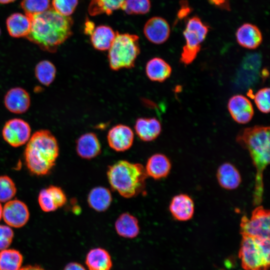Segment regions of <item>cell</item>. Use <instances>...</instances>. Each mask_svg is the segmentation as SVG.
Here are the masks:
<instances>
[{
	"label": "cell",
	"instance_id": "8",
	"mask_svg": "<svg viewBox=\"0 0 270 270\" xmlns=\"http://www.w3.org/2000/svg\"><path fill=\"white\" fill-rule=\"evenodd\" d=\"M240 231L242 236L258 239L270 238V212L262 205L256 206L250 218L244 216L240 220Z\"/></svg>",
	"mask_w": 270,
	"mask_h": 270
},
{
	"label": "cell",
	"instance_id": "21",
	"mask_svg": "<svg viewBox=\"0 0 270 270\" xmlns=\"http://www.w3.org/2000/svg\"><path fill=\"white\" fill-rule=\"evenodd\" d=\"M216 178L220 186L227 190L237 188L241 184L242 177L238 168L230 162H224L217 170Z\"/></svg>",
	"mask_w": 270,
	"mask_h": 270
},
{
	"label": "cell",
	"instance_id": "27",
	"mask_svg": "<svg viewBox=\"0 0 270 270\" xmlns=\"http://www.w3.org/2000/svg\"><path fill=\"white\" fill-rule=\"evenodd\" d=\"M113 29L109 26L100 25L95 27L90 35V42L96 50L104 51L108 50L116 34Z\"/></svg>",
	"mask_w": 270,
	"mask_h": 270
},
{
	"label": "cell",
	"instance_id": "4",
	"mask_svg": "<svg viewBox=\"0 0 270 270\" xmlns=\"http://www.w3.org/2000/svg\"><path fill=\"white\" fill-rule=\"evenodd\" d=\"M107 178L112 188L125 198L140 194L148 177L144 166L138 163L120 160L109 166Z\"/></svg>",
	"mask_w": 270,
	"mask_h": 270
},
{
	"label": "cell",
	"instance_id": "33",
	"mask_svg": "<svg viewBox=\"0 0 270 270\" xmlns=\"http://www.w3.org/2000/svg\"><path fill=\"white\" fill-rule=\"evenodd\" d=\"M16 193V187L13 180L8 176H0V202L12 200Z\"/></svg>",
	"mask_w": 270,
	"mask_h": 270
},
{
	"label": "cell",
	"instance_id": "25",
	"mask_svg": "<svg viewBox=\"0 0 270 270\" xmlns=\"http://www.w3.org/2000/svg\"><path fill=\"white\" fill-rule=\"evenodd\" d=\"M9 34L14 38L26 37L31 28V20L26 14L16 12L10 16L6 20Z\"/></svg>",
	"mask_w": 270,
	"mask_h": 270
},
{
	"label": "cell",
	"instance_id": "20",
	"mask_svg": "<svg viewBox=\"0 0 270 270\" xmlns=\"http://www.w3.org/2000/svg\"><path fill=\"white\" fill-rule=\"evenodd\" d=\"M236 37L240 46L250 50L257 48L262 41L260 29L256 26L249 23L244 24L238 28Z\"/></svg>",
	"mask_w": 270,
	"mask_h": 270
},
{
	"label": "cell",
	"instance_id": "7",
	"mask_svg": "<svg viewBox=\"0 0 270 270\" xmlns=\"http://www.w3.org/2000/svg\"><path fill=\"white\" fill-rule=\"evenodd\" d=\"M208 32V26L198 16L189 18L183 32L186 44L182 48L180 62L185 65L191 64L196 57Z\"/></svg>",
	"mask_w": 270,
	"mask_h": 270
},
{
	"label": "cell",
	"instance_id": "42",
	"mask_svg": "<svg viewBox=\"0 0 270 270\" xmlns=\"http://www.w3.org/2000/svg\"><path fill=\"white\" fill-rule=\"evenodd\" d=\"M16 0H0V4H7L10 2H12Z\"/></svg>",
	"mask_w": 270,
	"mask_h": 270
},
{
	"label": "cell",
	"instance_id": "23",
	"mask_svg": "<svg viewBox=\"0 0 270 270\" xmlns=\"http://www.w3.org/2000/svg\"><path fill=\"white\" fill-rule=\"evenodd\" d=\"M114 228L118 236L126 238H136L140 231L138 218L128 212L118 216L114 222Z\"/></svg>",
	"mask_w": 270,
	"mask_h": 270
},
{
	"label": "cell",
	"instance_id": "19",
	"mask_svg": "<svg viewBox=\"0 0 270 270\" xmlns=\"http://www.w3.org/2000/svg\"><path fill=\"white\" fill-rule=\"evenodd\" d=\"M148 176L158 180L166 178L172 168V163L165 154L156 153L148 159L144 168Z\"/></svg>",
	"mask_w": 270,
	"mask_h": 270
},
{
	"label": "cell",
	"instance_id": "17",
	"mask_svg": "<svg viewBox=\"0 0 270 270\" xmlns=\"http://www.w3.org/2000/svg\"><path fill=\"white\" fill-rule=\"evenodd\" d=\"M76 150L81 158L91 160L100 154L102 146L96 134L88 132L82 134L76 140Z\"/></svg>",
	"mask_w": 270,
	"mask_h": 270
},
{
	"label": "cell",
	"instance_id": "15",
	"mask_svg": "<svg viewBox=\"0 0 270 270\" xmlns=\"http://www.w3.org/2000/svg\"><path fill=\"white\" fill-rule=\"evenodd\" d=\"M170 27L167 21L160 16L149 19L144 28L146 38L152 43L160 44L166 42L170 35Z\"/></svg>",
	"mask_w": 270,
	"mask_h": 270
},
{
	"label": "cell",
	"instance_id": "9",
	"mask_svg": "<svg viewBox=\"0 0 270 270\" xmlns=\"http://www.w3.org/2000/svg\"><path fill=\"white\" fill-rule=\"evenodd\" d=\"M31 128L29 124L20 118H14L6 122L2 130L4 140L14 148L24 145L31 136Z\"/></svg>",
	"mask_w": 270,
	"mask_h": 270
},
{
	"label": "cell",
	"instance_id": "10",
	"mask_svg": "<svg viewBox=\"0 0 270 270\" xmlns=\"http://www.w3.org/2000/svg\"><path fill=\"white\" fill-rule=\"evenodd\" d=\"M2 218L10 227L20 228L28 221L30 212L24 202L19 200H11L2 208Z\"/></svg>",
	"mask_w": 270,
	"mask_h": 270
},
{
	"label": "cell",
	"instance_id": "12",
	"mask_svg": "<svg viewBox=\"0 0 270 270\" xmlns=\"http://www.w3.org/2000/svg\"><path fill=\"white\" fill-rule=\"evenodd\" d=\"M228 108L233 120L240 124L250 122L254 114L250 101L241 94L234 95L230 98Z\"/></svg>",
	"mask_w": 270,
	"mask_h": 270
},
{
	"label": "cell",
	"instance_id": "37",
	"mask_svg": "<svg viewBox=\"0 0 270 270\" xmlns=\"http://www.w3.org/2000/svg\"><path fill=\"white\" fill-rule=\"evenodd\" d=\"M63 270H86V269L79 262H70L66 265Z\"/></svg>",
	"mask_w": 270,
	"mask_h": 270
},
{
	"label": "cell",
	"instance_id": "30",
	"mask_svg": "<svg viewBox=\"0 0 270 270\" xmlns=\"http://www.w3.org/2000/svg\"><path fill=\"white\" fill-rule=\"evenodd\" d=\"M124 0H92L88 6V11L91 16L102 14L108 15L121 8Z\"/></svg>",
	"mask_w": 270,
	"mask_h": 270
},
{
	"label": "cell",
	"instance_id": "2",
	"mask_svg": "<svg viewBox=\"0 0 270 270\" xmlns=\"http://www.w3.org/2000/svg\"><path fill=\"white\" fill-rule=\"evenodd\" d=\"M236 140L248 150L256 168L253 204L260 205L264 194V172L270 164V127L255 126L242 130Z\"/></svg>",
	"mask_w": 270,
	"mask_h": 270
},
{
	"label": "cell",
	"instance_id": "32",
	"mask_svg": "<svg viewBox=\"0 0 270 270\" xmlns=\"http://www.w3.org/2000/svg\"><path fill=\"white\" fill-rule=\"evenodd\" d=\"M121 8L126 14H145L150 8V0H124Z\"/></svg>",
	"mask_w": 270,
	"mask_h": 270
},
{
	"label": "cell",
	"instance_id": "11",
	"mask_svg": "<svg viewBox=\"0 0 270 270\" xmlns=\"http://www.w3.org/2000/svg\"><path fill=\"white\" fill-rule=\"evenodd\" d=\"M106 138L108 144L112 150L117 152H124L132 146L134 134L128 126L118 124L108 130Z\"/></svg>",
	"mask_w": 270,
	"mask_h": 270
},
{
	"label": "cell",
	"instance_id": "44",
	"mask_svg": "<svg viewBox=\"0 0 270 270\" xmlns=\"http://www.w3.org/2000/svg\"><path fill=\"white\" fill-rule=\"evenodd\" d=\"M0 34H1V30H0Z\"/></svg>",
	"mask_w": 270,
	"mask_h": 270
},
{
	"label": "cell",
	"instance_id": "18",
	"mask_svg": "<svg viewBox=\"0 0 270 270\" xmlns=\"http://www.w3.org/2000/svg\"><path fill=\"white\" fill-rule=\"evenodd\" d=\"M134 128L137 136L144 142H151L156 140L162 132L160 122L154 117L138 118Z\"/></svg>",
	"mask_w": 270,
	"mask_h": 270
},
{
	"label": "cell",
	"instance_id": "38",
	"mask_svg": "<svg viewBox=\"0 0 270 270\" xmlns=\"http://www.w3.org/2000/svg\"><path fill=\"white\" fill-rule=\"evenodd\" d=\"M210 2L221 8H229L228 0H208Z\"/></svg>",
	"mask_w": 270,
	"mask_h": 270
},
{
	"label": "cell",
	"instance_id": "40",
	"mask_svg": "<svg viewBox=\"0 0 270 270\" xmlns=\"http://www.w3.org/2000/svg\"><path fill=\"white\" fill-rule=\"evenodd\" d=\"M95 28L94 24L90 21H86L85 24L84 32L90 35Z\"/></svg>",
	"mask_w": 270,
	"mask_h": 270
},
{
	"label": "cell",
	"instance_id": "5",
	"mask_svg": "<svg viewBox=\"0 0 270 270\" xmlns=\"http://www.w3.org/2000/svg\"><path fill=\"white\" fill-rule=\"evenodd\" d=\"M140 53L139 38L130 34L116 33L108 49L110 68L114 71L134 68Z\"/></svg>",
	"mask_w": 270,
	"mask_h": 270
},
{
	"label": "cell",
	"instance_id": "34",
	"mask_svg": "<svg viewBox=\"0 0 270 270\" xmlns=\"http://www.w3.org/2000/svg\"><path fill=\"white\" fill-rule=\"evenodd\" d=\"M78 0H52V8L60 14L70 16L74 11Z\"/></svg>",
	"mask_w": 270,
	"mask_h": 270
},
{
	"label": "cell",
	"instance_id": "1",
	"mask_svg": "<svg viewBox=\"0 0 270 270\" xmlns=\"http://www.w3.org/2000/svg\"><path fill=\"white\" fill-rule=\"evenodd\" d=\"M30 18L31 28L26 38L43 50L56 52L72 34L71 17L62 16L52 8Z\"/></svg>",
	"mask_w": 270,
	"mask_h": 270
},
{
	"label": "cell",
	"instance_id": "24",
	"mask_svg": "<svg viewBox=\"0 0 270 270\" xmlns=\"http://www.w3.org/2000/svg\"><path fill=\"white\" fill-rule=\"evenodd\" d=\"M145 71L150 80L162 82L170 76L172 69L170 66L164 59L154 57L148 61Z\"/></svg>",
	"mask_w": 270,
	"mask_h": 270
},
{
	"label": "cell",
	"instance_id": "28",
	"mask_svg": "<svg viewBox=\"0 0 270 270\" xmlns=\"http://www.w3.org/2000/svg\"><path fill=\"white\" fill-rule=\"evenodd\" d=\"M34 72L37 80L46 86L52 83L56 74V69L54 64L48 60L39 62L36 65Z\"/></svg>",
	"mask_w": 270,
	"mask_h": 270
},
{
	"label": "cell",
	"instance_id": "39",
	"mask_svg": "<svg viewBox=\"0 0 270 270\" xmlns=\"http://www.w3.org/2000/svg\"><path fill=\"white\" fill-rule=\"evenodd\" d=\"M190 12V8L186 5L182 6V8L178 12V18H182L187 16Z\"/></svg>",
	"mask_w": 270,
	"mask_h": 270
},
{
	"label": "cell",
	"instance_id": "6",
	"mask_svg": "<svg viewBox=\"0 0 270 270\" xmlns=\"http://www.w3.org/2000/svg\"><path fill=\"white\" fill-rule=\"evenodd\" d=\"M240 258L246 270H266L270 265L268 239H258L242 236Z\"/></svg>",
	"mask_w": 270,
	"mask_h": 270
},
{
	"label": "cell",
	"instance_id": "14",
	"mask_svg": "<svg viewBox=\"0 0 270 270\" xmlns=\"http://www.w3.org/2000/svg\"><path fill=\"white\" fill-rule=\"evenodd\" d=\"M30 94L21 87L11 88L6 92L4 98L6 108L14 114L26 112L30 107Z\"/></svg>",
	"mask_w": 270,
	"mask_h": 270
},
{
	"label": "cell",
	"instance_id": "36",
	"mask_svg": "<svg viewBox=\"0 0 270 270\" xmlns=\"http://www.w3.org/2000/svg\"><path fill=\"white\" fill-rule=\"evenodd\" d=\"M14 234L11 227L0 224V251L8 248L11 244Z\"/></svg>",
	"mask_w": 270,
	"mask_h": 270
},
{
	"label": "cell",
	"instance_id": "41",
	"mask_svg": "<svg viewBox=\"0 0 270 270\" xmlns=\"http://www.w3.org/2000/svg\"><path fill=\"white\" fill-rule=\"evenodd\" d=\"M20 270H47L38 265H27L20 268Z\"/></svg>",
	"mask_w": 270,
	"mask_h": 270
},
{
	"label": "cell",
	"instance_id": "13",
	"mask_svg": "<svg viewBox=\"0 0 270 270\" xmlns=\"http://www.w3.org/2000/svg\"><path fill=\"white\" fill-rule=\"evenodd\" d=\"M66 196L64 190L56 186H50L39 192L38 202L44 212H52L63 206L66 202Z\"/></svg>",
	"mask_w": 270,
	"mask_h": 270
},
{
	"label": "cell",
	"instance_id": "16",
	"mask_svg": "<svg viewBox=\"0 0 270 270\" xmlns=\"http://www.w3.org/2000/svg\"><path fill=\"white\" fill-rule=\"evenodd\" d=\"M169 210L175 220L182 222L188 221L194 216V202L188 195L184 194H178L171 200Z\"/></svg>",
	"mask_w": 270,
	"mask_h": 270
},
{
	"label": "cell",
	"instance_id": "3",
	"mask_svg": "<svg viewBox=\"0 0 270 270\" xmlns=\"http://www.w3.org/2000/svg\"><path fill=\"white\" fill-rule=\"evenodd\" d=\"M26 144L24 159L30 172L38 176L50 174L59 155L56 138L48 130H40L30 136Z\"/></svg>",
	"mask_w": 270,
	"mask_h": 270
},
{
	"label": "cell",
	"instance_id": "31",
	"mask_svg": "<svg viewBox=\"0 0 270 270\" xmlns=\"http://www.w3.org/2000/svg\"><path fill=\"white\" fill-rule=\"evenodd\" d=\"M20 6L28 16L42 13L50 8V0H22Z\"/></svg>",
	"mask_w": 270,
	"mask_h": 270
},
{
	"label": "cell",
	"instance_id": "22",
	"mask_svg": "<svg viewBox=\"0 0 270 270\" xmlns=\"http://www.w3.org/2000/svg\"><path fill=\"white\" fill-rule=\"evenodd\" d=\"M85 264L88 270H111L112 267L110 254L102 248L90 249L86 254Z\"/></svg>",
	"mask_w": 270,
	"mask_h": 270
},
{
	"label": "cell",
	"instance_id": "35",
	"mask_svg": "<svg viewBox=\"0 0 270 270\" xmlns=\"http://www.w3.org/2000/svg\"><path fill=\"white\" fill-rule=\"evenodd\" d=\"M270 88L259 90L254 96V100L258 108L262 113L268 114L270 110Z\"/></svg>",
	"mask_w": 270,
	"mask_h": 270
},
{
	"label": "cell",
	"instance_id": "43",
	"mask_svg": "<svg viewBox=\"0 0 270 270\" xmlns=\"http://www.w3.org/2000/svg\"><path fill=\"white\" fill-rule=\"evenodd\" d=\"M2 207L1 204V203L0 202V220H1L2 218Z\"/></svg>",
	"mask_w": 270,
	"mask_h": 270
},
{
	"label": "cell",
	"instance_id": "29",
	"mask_svg": "<svg viewBox=\"0 0 270 270\" xmlns=\"http://www.w3.org/2000/svg\"><path fill=\"white\" fill-rule=\"evenodd\" d=\"M23 256L15 249H5L0 251V270H20Z\"/></svg>",
	"mask_w": 270,
	"mask_h": 270
},
{
	"label": "cell",
	"instance_id": "26",
	"mask_svg": "<svg viewBox=\"0 0 270 270\" xmlns=\"http://www.w3.org/2000/svg\"><path fill=\"white\" fill-rule=\"evenodd\" d=\"M112 200L110 190L104 186H98L92 188L87 197L89 206L98 212H104L110 206Z\"/></svg>",
	"mask_w": 270,
	"mask_h": 270
}]
</instances>
